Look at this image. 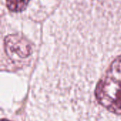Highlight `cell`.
Masks as SVG:
<instances>
[{"label":"cell","mask_w":121,"mask_h":121,"mask_svg":"<svg viewBox=\"0 0 121 121\" xmlns=\"http://www.w3.org/2000/svg\"><path fill=\"white\" fill-rule=\"evenodd\" d=\"M90 104L95 116L106 121H121V55L116 57L107 69L97 77L91 90Z\"/></svg>","instance_id":"cell-1"},{"label":"cell","mask_w":121,"mask_h":121,"mask_svg":"<svg viewBox=\"0 0 121 121\" xmlns=\"http://www.w3.org/2000/svg\"><path fill=\"white\" fill-rule=\"evenodd\" d=\"M5 52L11 59H26L32 53V48L25 38L18 34L9 35L4 39Z\"/></svg>","instance_id":"cell-2"},{"label":"cell","mask_w":121,"mask_h":121,"mask_svg":"<svg viewBox=\"0 0 121 121\" xmlns=\"http://www.w3.org/2000/svg\"><path fill=\"white\" fill-rule=\"evenodd\" d=\"M7 8L13 12L23 11L28 6L30 0H6Z\"/></svg>","instance_id":"cell-3"},{"label":"cell","mask_w":121,"mask_h":121,"mask_svg":"<svg viewBox=\"0 0 121 121\" xmlns=\"http://www.w3.org/2000/svg\"><path fill=\"white\" fill-rule=\"evenodd\" d=\"M1 121H7V120H5V119H2V120H1Z\"/></svg>","instance_id":"cell-4"}]
</instances>
